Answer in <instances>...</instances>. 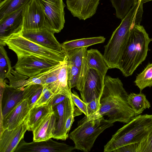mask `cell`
<instances>
[{"label": "cell", "mask_w": 152, "mask_h": 152, "mask_svg": "<svg viewBox=\"0 0 152 152\" xmlns=\"http://www.w3.org/2000/svg\"><path fill=\"white\" fill-rule=\"evenodd\" d=\"M100 102L101 107L97 112L87 117L89 119L107 115L113 124L119 122L127 124L137 115L128 104V94L119 78L106 75Z\"/></svg>", "instance_id": "1"}, {"label": "cell", "mask_w": 152, "mask_h": 152, "mask_svg": "<svg viewBox=\"0 0 152 152\" xmlns=\"http://www.w3.org/2000/svg\"><path fill=\"white\" fill-rule=\"evenodd\" d=\"M134 3L118 27L113 32L107 44L104 46L103 55L109 69H118L121 57L130 35L135 24H140L143 12V4Z\"/></svg>", "instance_id": "2"}, {"label": "cell", "mask_w": 152, "mask_h": 152, "mask_svg": "<svg viewBox=\"0 0 152 152\" xmlns=\"http://www.w3.org/2000/svg\"><path fill=\"white\" fill-rule=\"evenodd\" d=\"M152 41L144 27L135 24L132 29L122 56L118 69L125 77L131 76L147 56Z\"/></svg>", "instance_id": "3"}, {"label": "cell", "mask_w": 152, "mask_h": 152, "mask_svg": "<svg viewBox=\"0 0 152 152\" xmlns=\"http://www.w3.org/2000/svg\"><path fill=\"white\" fill-rule=\"evenodd\" d=\"M152 130V115H139L118 130L104 146L110 152L126 145L139 143Z\"/></svg>", "instance_id": "4"}, {"label": "cell", "mask_w": 152, "mask_h": 152, "mask_svg": "<svg viewBox=\"0 0 152 152\" xmlns=\"http://www.w3.org/2000/svg\"><path fill=\"white\" fill-rule=\"evenodd\" d=\"M113 124L103 116L89 119L85 115L78 121L77 127L69 134L75 149L89 152L98 137Z\"/></svg>", "instance_id": "5"}, {"label": "cell", "mask_w": 152, "mask_h": 152, "mask_svg": "<svg viewBox=\"0 0 152 152\" xmlns=\"http://www.w3.org/2000/svg\"><path fill=\"white\" fill-rule=\"evenodd\" d=\"M21 32L13 34L0 44L14 52L17 57L32 55L48 61L61 63L67 57L66 52H58L42 46L24 37Z\"/></svg>", "instance_id": "6"}, {"label": "cell", "mask_w": 152, "mask_h": 152, "mask_svg": "<svg viewBox=\"0 0 152 152\" xmlns=\"http://www.w3.org/2000/svg\"><path fill=\"white\" fill-rule=\"evenodd\" d=\"M43 10L45 28L54 33L60 32L65 23L63 0H37Z\"/></svg>", "instance_id": "7"}, {"label": "cell", "mask_w": 152, "mask_h": 152, "mask_svg": "<svg viewBox=\"0 0 152 152\" xmlns=\"http://www.w3.org/2000/svg\"><path fill=\"white\" fill-rule=\"evenodd\" d=\"M17 58V62L13 68L20 74L29 77L47 71L62 63L48 61L32 55Z\"/></svg>", "instance_id": "8"}, {"label": "cell", "mask_w": 152, "mask_h": 152, "mask_svg": "<svg viewBox=\"0 0 152 152\" xmlns=\"http://www.w3.org/2000/svg\"><path fill=\"white\" fill-rule=\"evenodd\" d=\"M104 75L94 69H88L81 90L80 97L88 103L101 97L104 85Z\"/></svg>", "instance_id": "9"}, {"label": "cell", "mask_w": 152, "mask_h": 152, "mask_svg": "<svg viewBox=\"0 0 152 152\" xmlns=\"http://www.w3.org/2000/svg\"><path fill=\"white\" fill-rule=\"evenodd\" d=\"M74 107L71 98L68 97L53 107L56 119L53 138L65 140L69 137L66 131L65 124L68 118L73 114Z\"/></svg>", "instance_id": "10"}, {"label": "cell", "mask_w": 152, "mask_h": 152, "mask_svg": "<svg viewBox=\"0 0 152 152\" xmlns=\"http://www.w3.org/2000/svg\"><path fill=\"white\" fill-rule=\"evenodd\" d=\"M75 149L74 147L56 142L51 138L30 142H26L23 139L14 152H70Z\"/></svg>", "instance_id": "11"}, {"label": "cell", "mask_w": 152, "mask_h": 152, "mask_svg": "<svg viewBox=\"0 0 152 152\" xmlns=\"http://www.w3.org/2000/svg\"><path fill=\"white\" fill-rule=\"evenodd\" d=\"M45 27L43 10L37 0H30L23 10L22 32L36 31Z\"/></svg>", "instance_id": "12"}, {"label": "cell", "mask_w": 152, "mask_h": 152, "mask_svg": "<svg viewBox=\"0 0 152 152\" xmlns=\"http://www.w3.org/2000/svg\"><path fill=\"white\" fill-rule=\"evenodd\" d=\"M26 5L0 20V44L11 35L22 32Z\"/></svg>", "instance_id": "13"}, {"label": "cell", "mask_w": 152, "mask_h": 152, "mask_svg": "<svg viewBox=\"0 0 152 152\" xmlns=\"http://www.w3.org/2000/svg\"><path fill=\"white\" fill-rule=\"evenodd\" d=\"M22 35L29 40L54 50L66 52L55 37L53 33L45 28L36 31L22 32Z\"/></svg>", "instance_id": "14"}, {"label": "cell", "mask_w": 152, "mask_h": 152, "mask_svg": "<svg viewBox=\"0 0 152 152\" xmlns=\"http://www.w3.org/2000/svg\"><path fill=\"white\" fill-rule=\"evenodd\" d=\"M25 87L16 88L5 83L1 86L2 93L1 119L4 118L24 99Z\"/></svg>", "instance_id": "15"}, {"label": "cell", "mask_w": 152, "mask_h": 152, "mask_svg": "<svg viewBox=\"0 0 152 152\" xmlns=\"http://www.w3.org/2000/svg\"><path fill=\"white\" fill-rule=\"evenodd\" d=\"M30 109L28 101L24 100L4 118L1 119V132L12 130L23 123Z\"/></svg>", "instance_id": "16"}, {"label": "cell", "mask_w": 152, "mask_h": 152, "mask_svg": "<svg viewBox=\"0 0 152 152\" xmlns=\"http://www.w3.org/2000/svg\"><path fill=\"white\" fill-rule=\"evenodd\" d=\"M100 0H66L67 7L72 15L85 20L96 12Z\"/></svg>", "instance_id": "17"}, {"label": "cell", "mask_w": 152, "mask_h": 152, "mask_svg": "<svg viewBox=\"0 0 152 152\" xmlns=\"http://www.w3.org/2000/svg\"><path fill=\"white\" fill-rule=\"evenodd\" d=\"M27 130L23 123L13 129H6L0 132V152H14Z\"/></svg>", "instance_id": "18"}, {"label": "cell", "mask_w": 152, "mask_h": 152, "mask_svg": "<svg viewBox=\"0 0 152 152\" xmlns=\"http://www.w3.org/2000/svg\"><path fill=\"white\" fill-rule=\"evenodd\" d=\"M87 48H76L66 53L68 58L67 62L74 65L80 71V77L78 90L80 91L82 88L88 69L86 60Z\"/></svg>", "instance_id": "19"}, {"label": "cell", "mask_w": 152, "mask_h": 152, "mask_svg": "<svg viewBox=\"0 0 152 152\" xmlns=\"http://www.w3.org/2000/svg\"><path fill=\"white\" fill-rule=\"evenodd\" d=\"M56 119L53 113L44 118L33 131V141H40L53 138Z\"/></svg>", "instance_id": "20"}, {"label": "cell", "mask_w": 152, "mask_h": 152, "mask_svg": "<svg viewBox=\"0 0 152 152\" xmlns=\"http://www.w3.org/2000/svg\"><path fill=\"white\" fill-rule=\"evenodd\" d=\"M53 112L52 107L48 103L41 106L33 107L30 110L23 124L27 130L33 131L44 118Z\"/></svg>", "instance_id": "21"}, {"label": "cell", "mask_w": 152, "mask_h": 152, "mask_svg": "<svg viewBox=\"0 0 152 152\" xmlns=\"http://www.w3.org/2000/svg\"><path fill=\"white\" fill-rule=\"evenodd\" d=\"M67 57L60 70L57 81L47 87L54 94H60L71 98L72 92L68 86L67 82Z\"/></svg>", "instance_id": "22"}, {"label": "cell", "mask_w": 152, "mask_h": 152, "mask_svg": "<svg viewBox=\"0 0 152 152\" xmlns=\"http://www.w3.org/2000/svg\"><path fill=\"white\" fill-rule=\"evenodd\" d=\"M86 60L88 69H94L101 74L106 75L109 68L103 55L98 50L91 49L87 50Z\"/></svg>", "instance_id": "23"}, {"label": "cell", "mask_w": 152, "mask_h": 152, "mask_svg": "<svg viewBox=\"0 0 152 152\" xmlns=\"http://www.w3.org/2000/svg\"><path fill=\"white\" fill-rule=\"evenodd\" d=\"M105 38L103 36L83 38L66 41L61 44L66 53L76 48L88 47L90 46L103 43Z\"/></svg>", "instance_id": "24"}, {"label": "cell", "mask_w": 152, "mask_h": 152, "mask_svg": "<svg viewBox=\"0 0 152 152\" xmlns=\"http://www.w3.org/2000/svg\"><path fill=\"white\" fill-rule=\"evenodd\" d=\"M127 102L136 115H140L151 106L145 95L141 92L139 94L131 93L128 95Z\"/></svg>", "instance_id": "25"}, {"label": "cell", "mask_w": 152, "mask_h": 152, "mask_svg": "<svg viewBox=\"0 0 152 152\" xmlns=\"http://www.w3.org/2000/svg\"><path fill=\"white\" fill-rule=\"evenodd\" d=\"M30 0H4L0 3V20L26 5Z\"/></svg>", "instance_id": "26"}, {"label": "cell", "mask_w": 152, "mask_h": 152, "mask_svg": "<svg viewBox=\"0 0 152 152\" xmlns=\"http://www.w3.org/2000/svg\"><path fill=\"white\" fill-rule=\"evenodd\" d=\"M141 92L147 87L152 86V63L149 64L137 76L134 81Z\"/></svg>", "instance_id": "27"}, {"label": "cell", "mask_w": 152, "mask_h": 152, "mask_svg": "<svg viewBox=\"0 0 152 152\" xmlns=\"http://www.w3.org/2000/svg\"><path fill=\"white\" fill-rule=\"evenodd\" d=\"M43 89L42 86L37 84L28 85L25 87L24 99L28 100L30 110L40 97Z\"/></svg>", "instance_id": "28"}, {"label": "cell", "mask_w": 152, "mask_h": 152, "mask_svg": "<svg viewBox=\"0 0 152 152\" xmlns=\"http://www.w3.org/2000/svg\"><path fill=\"white\" fill-rule=\"evenodd\" d=\"M115 11V15L122 20L134 5L135 0H110Z\"/></svg>", "instance_id": "29"}, {"label": "cell", "mask_w": 152, "mask_h": 152, "mask_svg": "<svg viewBox=\"0 0 152 152\" xmlns=\"http://www.w3.org/2000/svg\"><path fill=\"white\" fill-rule=\"evenodd\" d=\"M67 76L68 86L71 90L75 87L78 90L80 77L79 69L73 64L67 61Z\"/></svg>", "instance_id": "30"}, {"label": "cell", "mask_w": 152, "mask_h": 152, "mask_svg": "<svg viewBox=\"0 0 152 152\" xmlns=\"http://www.w3.org/2000/svg\"><path fill=\"white\" fill-rule=\"evenodd\" d=\"M4 46L0 45V80H5L12 67Z\"/></svg>", "instance_id": "31"}, {"label": "cell", "mask_w": 152, "mask_h": 152, "mask_svg": "<svg viewBox=\"0 0 152 152\" xmlns=\"http://www.w3.org/2000/svg\"><path fill=\"white\" fill-rule=\"evenodd\" d=\"M29 77L21 75L12 68L8 74L7 77L9 80V85L18 88L27 86V79Z\"/></svg>", "instance_id": "32"}, {"label": "cell", "mask_w": 152, "mask_h": 152, "mask_svg": "<svg viewBox=\"0 0 152 152\" xmlns=\"http://www.w3.org/2000/svg\"><path fill=\"white\" fill-rule=\"evenodd\" d=\"M136 152H152V130L137 144Z\"/></svg>", "instance_id": "33"}, {"label": "cell", "mask_w": 152, "mask_h": 152, "mask_svg": "<svg viewBox=\"0 0 152 152\" xmlns=\"http://www.w3.org/2000/svg\"><path fill=\"white\" fill-rule=\"evenodd\" d=\"M42 93L33 107L41 106L48 103L54 94L45 86H43Z\"/></svg>", "instance_id": "34"}, {"label": "cell", "mask_w": 152, "mask_h": 152, "mask_svg": "<svg viewBox=\"0 0 152 152\" xmlns=\"http://www.w3.org/2000/svg\"><path fill=\"white\" fill-rule=\"evenodd\" d=\"M71 97L75 105L87 116V104L80 98L77 94L75 91H73V93L72 92Z\"/></svg>", "instance_id": "35"}, {"label": "cell", "mask_w": 152, "mask_h": 152, "mask_svg": "<svg viewBox=\"0 0 152 152\" xmlns=\"http://www.w3.org/2000/svg\"><path fill=\"white\" fill-rule=\"evenodd\" d=\"M100 97L94 99L89 103H87V117L93 115L99 110L101 107L100 102Z\"/></svg>", "instance_id": "36"}, {"label": "cell", "mask_w": 152, "mask_h": 152, "mask_svg": "<svg viewBox=\"0 0 152 152\" xmlns=\"http://www.w3.org/2000/svg\"><path fill=\"white\" fill-rule=\"evenodd\" d=\"M67 97L60 94H54L49 102V104L52 107L57 105L64 100Z\"/></svg>", "instance_id": "37"}, {"label": "cell", "mask_w": 152, "mask_h": 152, "mask_svg": "<svg viewBox=\"0 0 152 152\" xmlns=\"http://www.w3.org/2000/svg\"><path fill=\"white\" fill-rule=\"evenodd\" d=\"M137 144H129L123 146L116 149L113 152H136Z\"/></svg>", "instance_id": "38"}, {"label": "cell", "mask_w": 152, "mask_h": 152, "mask_svg": "<svg viewBox=\"0 0 152 152\" xmlns=\"http://www.w3.org/2000/svg\"><path fill=\"white\" fill-rule=\"evenodd\" d=\"M74 116L73 114L70 116L67 119L65 124V129L67 134L69 132L71 129L72 125L74 121Z\"/></svg>", "instance_id": "39"}, {"label": "cell", "mask_w": 152, "mask_h": 152, "mask_svg": "<svg viewBox=\"0 0 152 152\" xmlns=\"http://www.w3.org/2000/svg\"><path fill=\"white\" fill-rule=\"evenodd\" d=\"M83 112L80 110L78 107H74V110L73 113V115L75 117L82 114Z\"/></svg>", "instance_id": "40"}, {"label": "cell", "mask_w": 152, "mask_h": 152, "mask_svg": "<svg viewBox=\"0 0 152 152\" xmlns=\"http://www.w3.org/2000/svg\"><path fill=\"white\" fill-rule=\"evenodd\" d=\"M152 1V0H142L141 2L143 4L144 3L150 1Z\"/></svg>", "instance_id": "41"}]
</instances>
